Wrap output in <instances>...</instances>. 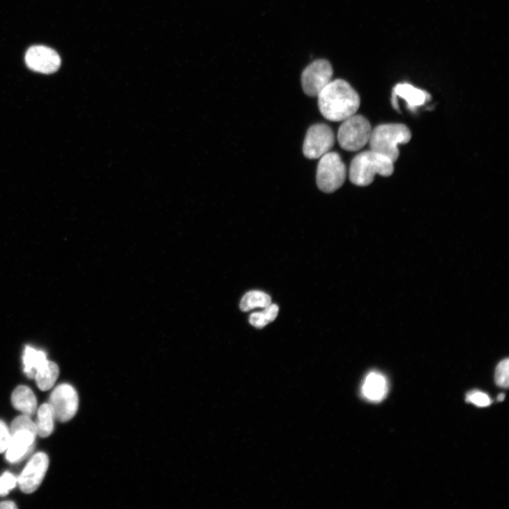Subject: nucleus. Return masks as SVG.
<instances>
[{
  "instance_id": "obj_1",
  "label": "nucleus",
  "mask_w": 509,
  "mask_h": 509,
  "mask_svg": "<svg viewBox=\"0 0 509 509\" xmlns=\"http://www.w3.org/2000/svg\"><path fill=\"white\" fill-rule=\"evenodd\" d=\"M317 97L321 114L333 122L347 119L356 114L360 107L359 94L343 79L332 80Z\"/></svg>"
},
{
  "instance_id": "obj_2",
  "label": "nucleus",
  "mask_w": 509,
  "mask_h": 509,
  "mask_svg": "<svg viewBox=\"0 0 509 509\" xmlns=\"http://www.w3.org/2000/svg\"><path fill=\"white\" fill-rule=\"evenodd\" d=\"M394 172V162L374 151H365L356 155L351 162L349 180L358 186H367L376 175L390 176Z\"/></svg>"
},
{
  "instance_id": "obj_3",
  "label": "nucleus",
  "mask_w": 509,
  "mask_h": 509,
  "mask_svg": "<svg viewBox=\"0 0 509 509\" xmlns=\"http://www.w3.org/2000/svg\"><path fill=\"white\" fill-rule=\"evenodd\" d=\"M412 134L403 124H383L372 130L370 144L371 150L395 162L400 155L398 145L410 142Z\"/></svg>"
},
{
  "instance_id": "obj_4",
  "label": "nucleus",
  "mask_w": 509,
  "mask_h": 509,
  "mask_svg": "<svg viewBox=\"0 0 509 509\" xmlns=\"http://www.w3.org/2000/svg\"><path fill=\"white\" fill-rule=\"evenodd\" d=\"M11 441L6 450V459L11 464L22 462L32 452L37 436L35 423L26 416L15 418L10 429Z\"/></svg>"
},
{
  "instance_id": "obj_5",
  "label": "nucleus",
  "mask_w": 509,
  "mask_h": 509,
  "mask_svg": "<svg viewBox=\"0 0 509 509\" xmlns=\"http://www.w3.org/2000/svg\"><path fill=\"white\" fill-rule=\"evenodd\" d=\"M342 122L337 134L338 142L342 149L356 151L370 142L372 128L365 117L354 114Z\"/></svg>"
},
{
  "instance_id": "obj_6",
  "label": "nucleus",
  "mask_w": 509,
  "mask_h": 509,
  "mask_svg": "<svg viewBox=\"0 0 509 509\" xmlns=\"http://www.w3.org/2000/svg\"><path fill=\"white\" fill-rule=\"evenodd\" d=\"M347 170L337 152H328L321 158L317 168V183L319 188L332 193L340 188L346 179Z\"/></svg>"
},
{
  "instance_id": "obj_7",
  "label": "nucleus",
  "mask_w": 509,
  "mask_h": 509,
  "mask_svg": "<svg viewBox=\"0 0 509 509\" xmlns=\"http://www.w3.org/2000/svg\"><path fill=\"white\" fill-rule=\"evenodd\" d=\"M48 404L54 419L67 423L75 417L78 411V394L72 386L61 384L51 393Z\"/></svg>"
},
{
  "instance_id": "obj_8",
  "label": "nucleus",
  "mask_w": 509,
  "mask_h": 509,
  "mask_svg": "<svg viewBox=\"0 0 509 509\" xmlns=\"http://www.w3.org/2000/svg\"><path fill=\"white\" fill-rule=\"evenodd\" d=\"M335 135L326 124L312 126L305 135L303 152L305 158L317 160L327 154L335 144Z\"/></svg>"
},
{
  "instance_id": "obj_9",
  "label": "nucleus",
  "mask_w": 509,
  "mask_h": 509,
  "mask_svg": "<svg viewBox=\"0 0 509 509\" xmlns=\"http://www.w3.org/2000/svg\"><path fill=\"white\" fill-rule=\"evenodd\" d=\"M333 69L329 61L319 59L305 68L301 75V85L305 94L318 96L332 81Z\"/></svg>"
},
{
  "instance_id": "obj_10",
  "label": "nucleus",
  "mask_w": 509,
  "mask_h": 509,
  "mask_svg": "<svg viewBox=\"0 0 509 509\" xmlns=\"http://www.w3.org/2000/svg\"><path fill=\"white\" fill-rule=\"evenodd\" d=\"M25 63L29 69L33 72L50 75L59 71L62 61L53 48L45 45H33L26 51Z\"/></svg>"
},
{
  "instance_id": "obj_11",
  "label": "nucleus",
  "mask_w": 509,
  "mask_h": 509,
  "mask_svg": "<svg viewBox=\"0 0 509 509\" xmlns=\"http://www.w3.org/2000/svg\"><path fill=\"white\" fill-rule=\"evenodd\" d=\"M48 466L49 458L47 454L42 452L35 454L18 478L21 490L26 494L36 492L45 478Z\"/></svg>"
},
{
  "instance_id": "obj_12",
  "label": "nucleus",
  "mask_w": 509,
  "mask_h": 509,
  "mask_svg": "<svg viewBox=\"0 0 509 509\" xmlns=\"http://www.w3.org/2000/svg\"><path fill=\"white\" fill-rule=\"evenodd\" d=\"M12 403L16 410L29 418L36 413V397L31 389L26 386L15 388L12 395Z\"/></svg>"
},
{
  "instance_id": "obj_13",
  "label": "nucleus",
  "mask_w": 509,
  "mask_h": 509,
  "mask_svg": "<svg viewBox=\"0 0 509 509\" xmlns=\"http://www.w3.org/2000/svg\"><path fill=\"white\" fill-rule=\"evenodd\" d=\"M388 391V383L383 375L379 372L370 373L363 385V395L367 400L380 402L384 399Z\"/></svg>"
},
{
  "instance_id": "obj_14",
  "label": "nucleus",
  "mask_w": 509,
  "mask_h": 509,
  "mask_svg": "<svg viewBox=\"0 0 509 509\" xmlns=\"http://www.w3.org/2000/svg\"><path fill=\"white\" fill-rule=\"evenodd\" d=\"M393 96H399L406 100L409 108L415 110L423 106L430 98L429 94L409 84H400L394 89Z\"/></svg>"
},
{
  "instance_id": "obj_15",
  "label": "nucleus",
  "mask_w": 509,
  "mask_h": 509,
  "mask_svg": "<svg viewBox=\"0 0 509 509\" xmlns=\"http://www.w3.org/2000/svg\"><path fill=\"white\" fill-rule=\"evenodd\" d=\"M60 374L57 364L48 360L36 372L35 379L38 387L43 391L48 390L55 385Z\"/></svg>"
},
{
  "instance_id": "obj_16",
  "label": "nucleus",
  "mask_w": 509,
  "mask_h": 509,
  "mask_svg": "<svg viewBox=\"0 0 509 509\" xmlns=\"http://www.w3.org/2000/svg\"><path fill=\"white\" fill-rule=\"evenodd\" d=\"M47 360L46 354L44 351L26 346L23 356L24 373L29 378L35 379L37 370Z\"/></svg>"
},
{
  "instance_id": "obj_17",
  "label": "nucleus",
  "mask_w": 509,
  "mask_h": 509,
  "mask_svg": "<svg viewBox=\"0 0 509 509\" xmlns=\"http://www.w3.org/2000/svg\"><path fill=\"white\" fill-rule=\"evenodd\" d=\"M54 417L48 403L43 404L38 409L35 423L37 435L42 438L48 437L54 429Z\"/></svg>"
},
{
  "instance_id": "obj_18",
  "label": "nucleus",
  "mask_w": 509,
  "mask_h": 509,
  "mask_svg": "<svg viewBox=\"0 0 509 509\" xmlns=\"http://www.w3.org/2000/svg\"><path fill=\"white\" fill-rule=\"evenodd\" d=\"M271 304V297L261 291H251L243 297L240 308L243 312H248L257 308L265 309Z\"/></svg>"
},
{
  "instance_id": "obj_19",
  "label": "nucleus",
  "mask_w": 509,
  "mask_h": 509,
  "mask_svg": "<svg viewBox=\"0 0 509 509\" xmlns=\"http://www.w3.org/2000/svg\"><path fill=\"white\" fill-rule=\"evenodd\" d=\"M508 360L501 361L496 367L495 372V381L496 384L502 388L508 386Z\"/></svg>"
},
{
  "instance_id": "obj_20",
  "label": "nucleus",
  "mask_w": 509,
  "mask_h": 509,
  "mask_svg": "<svg viewBox=\"0 0 509 509\" xmlns=\"http://www.w3.org/2000/svg\"><path fill=\"white\" fill-rule=\"evenodd\" d=\"M18 483V478L7 472L0 478V495L6 496L9 491L14 489Z\"/></svg>"
},
{
  "instance_id": "obj_21",
  "label": "nucleus",
  "mask_w": 509,
  "mask_h": 509,
  "mask_svg": "<svg viewBox=\"0 0 509 509\" xmlns=\"http://www.w3.org/2000/svg\"><path fill=\"white\" fill-rule=\"evenodd\" d=\"M466 401L478 407H487L492 403L489 396L480 391H473L467 395Z\"/></svg>"
},
{
  "instance_id": "obj_22",
  "label": "nucleus",
  "mask_w": 509,
  "mask_h": 509,
  "mask_svg": "<svg viewBox=\"0 0 509 509\" xmlns=\"http://www.w3.org/2000/svg\"><path fill=\"white\" fill-rule=\"evenodd\" d=\"M10 441V430L3 421L0 420V453L7 450Z\"/></svg>"
},
{
  "instance_id": "obj_23",
  "label": "nucleus",
  "mask_w": 509,
  "mask_h": 509,
  "mask_svg": "<svg viewBox=\"0 0 509 509\" xmlns=\"http://www.w3.org/2000/svg\"><path fill=\"white\" fill-rule=\"evenodd\" d=\"M249 321L252 326L259 328L266 326L271 322L264 311L252 314Z\"/></svg>"
},
{
  "instance_id": "obj_24",
  "label": "nucleus",
  "mask_w": 509,
  "mask_h": 509,
  "mask_svg": "<svg viewBox=\"0 0 509 509\" xmlns=\"http://www.w3.org/2000/svg\"><path fill=\"white\" fill-rule=\"evenodd\" d=\"M15 508H17V505L11 501L0 502V509H15Z\"/></svg>"
},
{
  "instance_id": "obj_25",
  "label": "nucleus",
  "mask_w": 509,
  "mask_h": 509,
  "mask_svg": "<svg viewBox=\"0 0 509 509\" xmlns=\"http://www.w3.org/2000/svg\"><path fill=\"white\" fill-rule=\"evenodd\" d=\"M504 398H505V395H504V394H501V395H499L498 396V397H497V400H498L499 401H503V400H504Z\"/></svg>"
}]
</instances>
